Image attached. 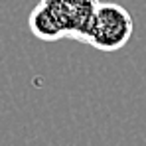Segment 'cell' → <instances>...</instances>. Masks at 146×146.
Masks as SVG:
<instances>
[{"mask_svg": "<svg viewBox=\"0 0 146 146\" xmlns=\"http://www.w3.org/2000/svg\"><path fill=\"white\" fill-rule=\"evenodd\" d=\"M134 34L132 14L117 2H99L83 44L99 51H119Z\"/></svg>", "mask_w": 146, "mask_h": 146, "instance_id": "1", "label": "cell"}, {"mask_svg": "<svg viewBox=\"0 0 146 146\" xmlns=\"http://www.w3.org/2000/svg\"><path fill=\"white\" fill-rule=\"evenodd\" d=\"M40 2L46 4V8L53 14L65 38L79 42L85 40L99 6V0H40Z\"/></svg>", "mask_w": 146, "mask_h": 146, "instance_id": "2", "label": "cell"}, {"mask_svg": "<svg viewBox=\"0 0 146 146\" xmlns=\"http://www.w3.org/2000/svg\"><path fill=\"white\" fill-rule=\"evenodd\" d=\"M28 28L30 32L42 40V42H57V40H63L65 34L61 30V26L57 24V20L53 18V14L46 8V4L38 2L28 18Z\"/></svg>", "mask_w": 146, "mask_h": 146, "instance_id": "3", "label": "cell"}]
</instances>
